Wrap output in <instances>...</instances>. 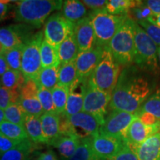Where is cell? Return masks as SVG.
<instances>
[{
    "label": "cell",
    "mask_w": 160,
    "mask_h": 160,
    "mask_svg": "<svg viewBox=\"0 0 160 160\" xmlns=\"http://www.w3.org/2000/svg\"><path fill=\"white\" fill-rule=\"evenodd\" d=\"M38 158L39 160H59L55 152L51 151V150L40 153Z\"/></svg>",
    "instance_id": "7dc6e473"
},
{
    "label": "cell",
    "mask_w": 160,
    "mask_h": 160,
    "mask_svg": "<svg viewBox=\"0 0 160 160\" xmlns=\"http://www.w3.org/2000/svg\"><path fill=\"white\" fill-rule=\"evenodd\" d=\"M144 2L149 8L153 14L156 16L160 14V0H148L144 1Z\"/></svg>",
    "instance_id": "bcb514c9"
},
{
    "label": "cell",
    "mask_w": 160,
    "mask_h": 160,
    "mask_svg": "<svg viewBox=\"0 0 160 160\" xmlns=\"http://www.w3.org/2000/svg\"><path fill=\"white\" fill-rule=\"evenodd\" d=\"M93 160H102V159H99V158H98V157H96L94 158V159H93Z\"/></svg>",
    "instance_id": "db71d44e"
},
{
    "label": "cell",
    "mask_w": 160,
    "mask_h": 160,
    "mask_svg": "<svg viewBox=\"0 0 160 160\" xmlns=\"http://www.w3.org/2000/svg\"><path fill=\"white\" fill-rule=\"evenodd\" d=\"M5 119L9 122L23 126L27 113L19 103L11 104L4 111Z\"/></svg>",
    "instance_id": "d6a6232c"
},
{
    "label": "cell",
    "mask_w": 160,
    "mask_h": 160,
    "mask_svg": "<svg viewBox=\"0 0 160 160\" xmlns=\"http://www.w3.org/2000/svg\"><path fill=\"white\" fill-rule=\"evenodd\" d=\"M136 112H146L160 119V89L146 99Z\"/></svg>",
    "instance_id": "836d02e7"
},
{
    "label": "cell",
    "mask_w": 160,
    "mask_h": 160,
    "mask_svg": "<svg viewBox=\"0 0 160 160\" xmlns=\"http://www.w3.org/2000/svg\"><path fill=\"white\" fill-rule=\"evenodd\" d=\"M0 43L5 51L22 45L23 42L16 29L15 25L0 28Z\"/></svg>",
    "instance_id": "cb8c5ba5"
},
{
    "label": "cell",
    "mask_w": 160,
    "mask_h": 160,
    "mask_svg": "<svg viewBox=\"0 0 160 160\" xmlns=\"http://www.w3.org/2000/svg\"><path fill=\"white\" fill-rule=\"evenodd\" d=\"M96 157L92 149L91 137L80 139L74 154L68 160H93Z\"/></svg>",
    "instance_id": "1f68e13d"
},
{
    "label": "cell",
    "mask_w": 160,
    "mask_h": 160,
    "mask_svg": "<svg viewBox=\"0 0 160 160\" xmlns=\"http://www.w3.org/2000/svg\"><path fill=\"white\" fill-rule=\"evenodd\" d=\"M60 66L42 68L36 79L38 87L52 91L58 85V72Z\"/></svg>",
    "instance_id": "603a6c76"
},
{
    "label": "cell",
    "mask_w": 160,
    "mask_h": 160,
    "mask_svg": "<svg viewBox=\"0 0 160 160\" xmlns=\"http://www.w3.org/2000/svg\"><path fill=\"white\" fill-rule=\"evenodd\" d=\"M38 99L45 113H57L55 106L53 104L51 91L50 90L39 88L38 91Z\"/></svg>",
    "instance_id": "74e56055"
},
{
    "label": "cell",
    "mask_w": 160,
    "mask_h": 160,
    "mask_svg": "<svg viewBox=\"0 0 160 160\" xmlns=\"http://www.w3.org/2000/svg\"><path fill=\"white\" fill-rule=\"evenodd\" d=\"M158 58H159V61L160 62V47L158 48Z\"/></svg>",
    "instance_id": "f5cc1de1"
},
{
    "label": "cell",
    "mask_w": 160,
    "mask_h": 160,
    "mask_svg": "<svg viewBox=\"0 0 160 160\" xmlns=\"http://www.w3.org/2000/svg\"><path fill=\"white\" fill-rule=\"evenodd\" d=\"M73 37L79 53L89 51L96 45V35L91 18L87 17L75 24Z\"/></svg>",
    "instance_id": "5bb4252c"
},
{
    "label": "cell",
    "mask_w": 160,
    "mask_h": 160,
    "mask_svg": "<svg viewBox=\"0 0 160 160\" xmlns=\"http://www.w3.org/2000/svg\"><path fill=\"white\" fill-rule=\"evenodd\" d=\"M102 160H104V159H102Z\"/></svg>",
    "instance_id": "6f0895ef"
},
{
    "label": "cell",
    "mask_w": 160,
    "mask_h": 160,
    "mask_svg": "<svg viewBox=\"0 0 160 160\" xmlns=\"http://www.w3.org/2000/svg\"><path fill=\"white\" fill-rule=\"evenodd\" d=\"M137 23L142 28L147 35L154 42L158 48L160 47V28L156 24L150 22L148 20L137 22Z\"/></svg>",
    "instance_id": "f35d334b"
},
{
    "label": "cell",
    "mask_w": 160,
    "mask_h": 160,
    "mask_svg": "<svg viewBox=\"0 0 160 160\" xmlns=\"http://www.w3.org/2000/svg\"><path fill=\"white\" fill-rule=\"evenodd\" d=\"M136 118L135 113L111 110L99 129V134L125 140L128 129Z\"/></svg>",
    "instance_id": "9c48e42d"
},
{
    "label": "cell",
    "mask_w": 160,
    "mask_h": 160,
    "mask_svg": "<svg viewBox=\"0 0 160 160\" xmlns=\"http://www.w3.org/2000/svg\"><path fill=\"white\" fill-rule=\"evenodd\" d=\"M142 1L139 0H111L105 7V11L112 15H128L131 9L137 8Z\"/></svg>",
    "instance_id": "d4e9b609"
},
{
    "label": "cell",
    "mask_w": 160,
    "mask_h": 160,
    "mask_svg": "<svg viewBox=\"0 0 160 160\" xmlns=\"http://www.w3.org/2000/svg\"><path fill=\"white\" fill-rule=\"evenodd\" d=\"M59 114L57 113H45L40 117L47 145H50L59 136Z\"/></svg>",
    "instance_id": "d6986e66"
},
{
    "label": "cell",
    "mask_w": 160,
    "mask_h": 160,
    "mask_svg": "<svg viewBox=\"0 0 160 160\" xmlns=\"http://www.w3.org/2000/svg\"><path fill=\"white\" fill-rule=\"evenodd\" d=\"M111 97L112 93L100 91L90 82L89 78L85 79L82 111L97 117L102 125L108 114V106Z\"/></svg>",
    "instance_id": "ba28073f"
},
{
    "label": "cell",
    "mask_w": 160,
    "mask_h": 160,
    "mask_svg": "<svg viewBox=\"0 0 160 160\" xmlns=\"http://www.w3.org/2000/svg\"><path fill=\"white\" fill-rule=\"evenodd\" d=\"M10 0H0V22L7 19L9 12Z\"/></svg>",
    "instance_id": "f6af8a7d"
},
{
    "label": "cell",
    "mask_w": 160,
    "mask_h": 160,
    "mask_svg": "<svg viewBox=\"0 0 160 160\" xmlns=\"http://www.w3.org/2000/svg\"><path fill=\"white\" fill-rule=\"evenodd\" d=\"M33 160H39V158H37V159H33Z\"/></svg>",
    "instance_id": "9f6ffc18"
},
{
    "label": "cell",
    "mask_w": 160,
    "mask_h": 160,
    "mask_svg": "<svg viewBox=\"0 0 160 160\" xmlns=\"http://www.w3.org/2000/svg\"><path fill=\"white\" fill-rule=\"evenodd\" d=\"M40 57L42 68L51 66H60L57 48L49 44L45 39L42 40L40 48Z\"/></svg>",
    "instance_id": "83f0119b"
},
{
    "label": "cell",
    "mask_w": 160,
    "mask_h": 160,
    "mask_svg": "<svg viewBox=\"0 0 160 160\" xmlns=\"http://www.w3.org/2000/svg\"><path fill=\"white\" fill-rule=\"evenodd\" d=\"M91 144L96 157L107 160L119 153L126 145V142L119 138L99 135L98 133L91 137Z\"/></svg>",
    "instance_id": "8fae6325"
},
{
    "label": "cell",
    "mask_w": 160,
    "mask_h": 160,
    "mask_svg": "<svg viewBox=\"0 0 160 160\" xmlns=\"http://www.w3.org/2000/svg\"><path fill=\"white\" fill-rule=\"evenodd\" d=\"M25 81V77L21 71H13L11 69L8 70L1 77L2 87L13 91H21Z\"/></svg>",
    "instance_id": "f1b7e54d"
},
{
    "label": "cell",
    "mask_w": 160,
    "mask_h": 160,
    "mask_svg": "<svg viewBox=\"0 0 160 160\" xmlns=\"http://www.w3.org/2000/svg\"><path fill=\"white\" fill-rule=\"evenodd\" d=\"M107 160H139V159L137 154L132 151L126 144V145L119 152V153Z\"/></svg>",
    "instance_id": "60d3db41"
},
{
    "label": "cell",
    "mask_w": 160,
    "mask_h": 160,
    "mask_svg": "<svg viewBox=\"0 0 160 160\" xmlns=\"http://www.w3.org/2000/svg\"><path fill=\"white\" fill-rule=\"evenodd\" d=\"M96 35V45L108 47L112 38L123 25L128 15H112L105 9L89 14Z\"/></svg>",
    "instance_id": "8992f818"
},
{
    "label": "cell",
    "mask_w": 160,
    "mask_h": 160,
    "mask_svg": "<svg viewBox=\"0 0 160 160\" xmlns=\"http://www.w3.org/2000/svg\"><path fill=\"white\" fill-rule=\"evenodd\" d=\"M18 103L28 114L40 117L44 113L38 97H20Z\"/></svg>",
    "instance_id": "e575fe53"
},
{
    "label": "cell",
    "mask_w": 160,
    "mask_h": 160,
    "mask_svg": "<svg viewBox=\"0 0 160 160\" xmlns=\"http://www.w3.org/2000/svg\"><path fill=\"white\" fill-rule=\"evenodd\" d=\"M8 70H9V67L6 62L4 53L0 54V76H2Z\"/></svg>",
    "instance_id": "c3c4849f"
},
{
    "label": "cell",
    "mask_w": 160,
    "mask_h": 160,
    "mask_svg": "<svg viewBox=\"0 0 160 160\" xmlns=\"http://www.w3.org/2000/svg\"><path fill=\"white\" fill-rule=\"evenodd\" d=\"M126 144L139 160H160V133L151 136L139 145Z\"/></svg>",
    "instance_id": "2e32d148"
},
{
    "label": "cell",
    "mask_w": 160,
    "mask_h": 160,
    "mask_svg": "<svg viewBox=\"0 0 160 160\" xmlns=\"http://www.w3.org/2000/svg\"><path fill=\"white\" fill-rule=\"evenodd\" d=\"M135 114L137 118L140 119V121L145 125H154L160 122V119H157L154 116L151 115V113H146V112H135Z\"/></svg>",
    "instance_id": "7bdbcfd3"
},
{
    "label": "cell",
    "mask_w": 160,
    "mask_h": 160,
    "mask_svg": "<svg viewBox=\"0 0 160 160\" xmlns=\"http://www.w3.org/2000/svg\"><path fill=\"white\" fill-rule=\"evenodd\" d=\"M2 85V82H1V78H0V86Z\"/></svg>",
    "instance_id": "11a10c76"
},
{
    "label": "cell",
    "mask_w": 160,
    "mask_h": 160,
    "mask_svg": "<svg viewBox=\"0 0 160 160\" xmlns=\"http://www.w3.org/2000/svg\"><path fill=\"white\" fill-rule=\"evenodd\" d=\"M33 145L29 139L19 142L16 147L0 155V160H28Z\"/></svg>",
    "instance_id": "7402d4cb"
},
{
    "label": "cell",
    "mask_w": 160,
    "mask_h": 160,
    "mask_svg": "<svg viewBox=\"0 0 160 160\" xmlns=\"http://www.w3.org/2000/svg\"><path fill=\"white\" fill-rule=\"evenodd\" d=\"M20 91L10 90L0 86V109L5 110L11 104L18 103Z\"/></svg>",
    "instance_id": "8d00e7d4"
},
{
    "label": "cell",
    "mask_w": 160,
    "mask_h": 160,
    "mask_svg": "<svg viewBox=\"0 0 160 160\" xmlns=\"http://www.w3.org/2000/svg\"><path fill=\"white\" fill-rule=\"evenodd\" d=\"M103 51V48L95 45L89 51L80 52L74 61L78 79L83 80L91 77L101 59Z\"/></svg>",
    "instance_id": "4fadbf2b"
},
{
    "label": "cell",
    "mask_w": 160,
    "mask_h": 160,
    "mask_svg": "<svg viewBox=\"0 0 160 160\" xmlns=\"http://www.w3.org/2000/svg\"><path fill=\"white\" fill-rule=\"evenodd\" d=\"M69 92L70 88L68 87L60 85H57L51 91L56 112L58 114H62V113H65Z\"/></svg>",
    "instance_id": "4dcf8cb0"
},
{
    "label": "cell",
    "mask_w": 160,
    "mask_h": 160,
    "mask_svg": "<svg viewBox=\"0 0 160 160\" xmlns=\"http://www.w3.org/2000/svg\"><path fill=\"white\" fill-rule=\"evenodd\" d=\"M84 91H85V85H84L83 89L79 92H77L73 88H70L68 98L65 111L64 113L67 117H71L82 111Z\"/></svg>",
    "instance_id": "484cf974"
},
{
    "label": "cell",
    "mask_w": 160,
    "mask_h": 160,
    "mask_svg": "<svg viewBox=\"0 0 160 160\" xmlns=\"http://www.w3.org/2000/svg\"><path fill=\"white\" fill-rule=\"evenodd\" d=\"M60 65L73 62L79 53L77 42L73 34L68 37L59 45L57 49Z\"/></svg>",
    "instance_id": "ffe728a7"
},
{
    "label": "cell",
    "mask_w": 160,
    "mask_h": 160,
    "mask_svg": "<svg viewBox=\"0 0 160 160\" xmlns=\"http://www.w3.org/2000/svg\"><path fill=\"white\" fill-rule=\"evenodd\" d=\"M23 45L4 52V56H5L6 62H7L10 69L13 70V71H21Z\"/></svg>",
    "instance_id": "d590c367"
},
{
    "label": "cell",
    "mask_w": 160,
    "mask_h": 160,
    "mask_svg": "<svg viewBox=\"0 0 160 160\" xmlns=\"http://www.w3.org/2000/svg\"><path fill=\"white\" fill-rule=\"evenodd\" d=\"M119 74V65L116 62L108 48H104L101 59L89 77L90 82L100 91L112 93Z\"/></svg>",
    "instance_id": "5b68a950"
},
{
    "label": "cell",
    "mask_w": 160,
    "mask_h": 160,
    "mask_svg": "<svg viewBox=\"0 0 160 160\" xmlns=\"http://www.w3.org/2000/svg\"><path fill=\"white\" fill-rule=\"evenodd\" d=\"M131 16L130 17L132 19L137 22L142 21V20H151L152 18L154 17V15L150 8L145 5L144 1L137 8L131 10Z\"/></svg>",
    "instance_id": "ab89813d"
},
{
    "label": "cell",
    "mask_w": 160,
    "mask_h": 160,
    "mask_svg": "<svg viewBox=\"0 0 160 160\" xmlns=\"http://www.w3.org/2000/svg\"><path fill=\"white\" fill-rule=\"evenodd\" d=\"M42 40L43 32L39 31L24 43L21 72L26 79H33L36 81L42 70L40 48Z\"/></svg>",
    "instance_id": "52a82bcc"
},
{
    "label": "cell",
    "mask_w": 160,
    "mask_h": 160,
    "mask_svg": "<svg viewBox=\"0 0 160 160\" xmlns=\"http://www.w3.org/2000/svg\"><path fill=\"white\" fill-rule=\"evenodd\" d=\"M135 57L134 62L143 71L159 73L158 63V47L145 31L135 22L134 28Z\"/></svg>",
    "instance_id": "277c9868"
},
{
    "label": "cell",
    "mask_w": 160,
    "mask_h": 160,
    "mask_svg": "<svg viewBox=\"0 0 160 160\" xmlns=\"http://www.w3.org/2000/svg\"><path fill=\"white\" fill-rule=\"evenodd\" d=\"M82 2L87 8L91 9L93 11L105 9L106 5L108 2L107 0H83Z\"/></svg>",
    "instance_id": "ee69618b"
},
{
    "label": "cell",
    "mask_w": 160,
    "mask_h": 160,
    "mask_svg": "<svg viewBox=\"0 0 160 160\" xmlns=\"http://www.w3.org/2000/svg\"><path fill=\"white\" fill-rule=\"evenodd\" d=\"M149 22L151 23L156 24V25H158L160 28V14L154 16L151 20H149Z\"/></svg>",
    "instance_id": "681fc988"
},
{
    "label": "cell",
    "mask_w": 160,
    "mask_h": 160,
    "mask_svg": "<svg viewBox=\"0 0 160 160\" xmlns=\"http://www.w3.org/2000/svg\"><path fill=\"white\" fill-rule=\"evenodd\" d=\"M151 93L148 80L137 73L134 68H128L120 73L113 92L109 108L135 113Z\"/></svg>",
    "instance_id": "6da1fadb"
},
{
    "label": "cell",
    "mask_w": 160,
    "mask_h": 160,
    "mask_svg": "<svg viewBox=\"0 0 160 160\" xmlns=\"http://www.w3.org/2000/svg\"><path fill=\"white\" fill-rule=\"evenodd\" d=\"M64 1L58 0H22L15 2L13 12L15 20L19 22L39 28L52 12L62 9Z\"/></svg>",
    "instance_id": "7a4b0ae2"
},
{
    "label": "cell",
    "mask_w": 160,
    "mask_h": 160,
    "mask_svg": "<svg viewBox=\"0 0 160 160\" xmlns=\"http://www.w3.org/2000/svg\"><path fill=\"white\" fill-rule=\"evenodd\" d=\"M4 52H5V49H4L3 46L0 43V54H2V53H4Z\"/></svg>",
    "instance_id": "816d5d0a"
},
{
    "label": "cell",
    "mask_w": 160,
    "mask_h": 160,
    "mask_svg": "<svg viewBox=\"0 0 160 160\" xmlns=\"http://www.w3.org/2000/svg\"><path fill=\"white\" fill-rule=\"evenodd\" d=\"M75 134L79 139L92 137L99 133L101 123L98 119L91 113L81 111L77 114L68 117Z\"/></svg>",
    "instance_id": "7c38bea8"
},
{
    "label": "cell",
    "mask_w": 160,
    "mask_h": 160,
    "mask_svg": "<svg viewBox=\"0 0 160 160\" xmlns=\"http://www.w3.org/2000/svg\"><path fill=\"white\" fill-rule=\"evenodd\" d=\"M134 20L128 16L108 45L116 62L119 65H129L134 62Z\"/></svg>",
    "instance_id": "3957f363"
},
{
    "label": "cell",
    "mask_w": 160,
    "mask_h": 160,
    "mask_svg": "<svg viewBox=\"0 0 160 160\" xmlns=\"http://www.w3.org/2000/svg\"><path fill=\"white\" fill-rule=\"evenodd\" d=\"M0 132L9 139L15 141L22 142L29 139L23 126L9 122L6 120L0 124Z\"/></svg>",
    "instance_id": "f546056e"
},
{
    "label": "cell",
    "mask_w": 160,
    "mask_h": 160,
    "mask_svg": "<svg viewBox=\"0 0 160 160\" xmlns=\"http://www.w3.org/2000/svg\"><path fill=\"white\" fill-rule=\"evenodd\" d=\"M79 142L80 139L78 137L59 135L49 145L57 149L62 160H68L74 154Z\"/></svg>",
    "instance_id": "ac0fdd59"
},
{
    "label": "cell",
    "mask_w": 160,
    "mask_h": 160,
    "mask_svg": "<svg viewBox=\"0 0 160 160\" xmlns=\"http://www.w3.org/2000/svg\"><path fill=\"white\" fill-rule=\"evenodd\" d=\"M78 75L77 68L73 62H70L65 65H60L58 72V85L65 86L69 88L77 82Z\"/></svg>",
    "instance_id": "4316f807"
},
{
    "label": "cell",
    "mask_w": 160,
    "mask_h": 160,
    "mask_svg": "<svg viewBox=\"0 0 160 160\" xmlns=\"http://www.w3.org/2000/svg\"><path fill=\"white\" fill-rule=\"evenodd\" d=\"M158 133H160V122L154 125L148 126L142 122L139 118H136L128 129L125 140L129 145H139Z\"/></svg>",
    "instance_id": "9a60e30c"
},
{
    "label": "cell",
    "mask_w": 160,
    "mask_h": 160,
    "mask_svg": "<svg viewBox=\"0 0 160 160\" xmlns=\"http://www.w3.org/2000/svg\"><path fill=\"white\" fill-rule=\"evenodd\" d=\"M5 119V113L3 110L0 109V124H1Z\"/></svg>",
    "instance_id": "f907efd6"
},
{
    "label": "cell",
    "mask_w": 160,
    "mask_h": 160,
    "mask_svg": "<svg viewBox=\"0 0 160 160\" xmlns=\"http://www.w3.org/2000/svg\"><path fill=\"white\" fill-rule=\"evenodd\" d=\"M21 142L9 139L0 132V155L16 147Z\"/></svg>",
    "instance_id": "b9f144b4"
},
{
    "label": "cell",
    "mask_w": 160,
    "mask_h": 160,
    "mask_svg": "<svg viewBox=\"0 0 160 160\" xmlns=\"http://www.w3.org/2000/svg\"><path fill=\"white\" fill-rule=\"evenodd\" d=\"M74 24L66 19L62 13L51 15L45 24V40L58 49V47L68 36L73 34Z\"/></svg>",
    "instance_id": "30bf717a"
},
{
    "label": "cell",
    "mask_w": 160,
    "mask_h": 160,
    "mask_svg": "<svg viewBox=\"0 0 160 160\" xmlns=\"http://www.w3.org/2000/svg\"><path fill=\"white\" fill-rule=\"evenodd\" d=\"M88 8L82 1L68 0L63 2L62 14L66 19L73 24H77L80 20L87 17Z\"/></svg>",
    "instance_id": "e0dca14e"
},
{
    "label": "cell",
    "mask_w": 160,
    "mask_h": 160,
    "mask_svg": "<svg viewBox=\"0 0 160 160\" xmlns=\"http://www.w3.org/2000/svg\"><path fill=\"white\" fill-rule=\"evenodd\" d=\"M23 127L31 142L37 144H47L42 128L40 117L27 113L25 116Z\"/></svg>",
    "instance_id": "44dd1931"
}]
</instances>
